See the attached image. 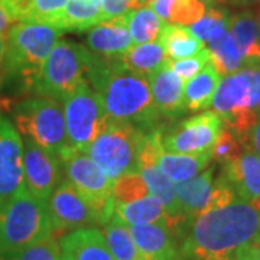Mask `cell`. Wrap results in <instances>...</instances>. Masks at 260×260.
Instances as JSON below:
<instances>
[{
    "label": "cell",
    "instance_id": "6da1fadb",
    "mask_svg": "<svg viewBox=\"0 0 260 260\" xmlns=\"http://www.w3.org/2000/svg\"><path fill=\"white\" fill-rule=\"evenodd\" d=\"M181 236L186 260H233L260 240V211L236 198L191 218Z\"/></svg>",
    "mask_w": 260,
    "mask_h": 260
},
{
    "label": "cell",
    "instance_id": "7a4b0ae2",
    "mask_svg": "<svg viewBox=\"0 0 260 260\" xmlns=\"http://www.w3.org/2000/svg\"><path fill=\"white\" fill-rule=\"evenodd\" d=\"M87 81L109 120L129 123L143 132L158 127L160 114L152 97L148 75L129 70L120 58H104L93 52Z\"/></svg>",
    "mask_w": 260,
    "mask_h": 260
},
{
    "label": "cell",
    "instance_id": "3957f363",
    "mask_svg": "<svg viewBox=\"0 0 260 260\" xmlns=\"http://www.w3.org/2000/svg\"><path fill=\"white\" fill-rule=\"evenodd\" d=\"M62 30L54 25L18 22L6 34V54L2 85L12 81L22 91H32L49 52Z\"/></svg>",
    "mask_w": 260,
    "mask_h": 260
},
{
    "label": "cell",
    "instance_id": "277c9868",
    "mask_svg": "<svg viewBox=\"0 0 260 260\" xmlns=\"http://www.w3.org/2000/svg\"><path fill=\"white\" fill-rule=\"evenodd\" d=\"M54 236L45 201L26 189L0 204V254H10Z\"/></svg>",
    "mask_w": 260,
    "mask_h": 260
},
{
    "label": "cell",
    "instance_id": "5b68a950",
    "mask_svg": "<svg viewBox=\"0 0 260 260\" xmlns=\"http://www.w3.org/2000/svg\"><path fill=\"white\" fill-rule=\"evenodd\" d=\"M15 127L22 138H29L49 153L58 155L68 148L62 104L44 95L23 99L13 106Z\"/></svg>",
    "mask_w": 260,
    "mask_h": 260
},
{
    "label": "cell",
    "instance_id": "8992f818",
    "mask_svg": "<svg viewBox=\"0 0 260 260\" xmlns=\"http://www.w3.org/2000/svg\"><path fill=\"white\" fill-rule=\"evenodd\" d=\"M91 55L93 52L84 45L58 41L42 67L34 93L62 103L80 84L87 81Z\"/></svg>",
    "mask_w": 260,
    "mask_h": 260
},
{
    "label": "cell",
    "instance_id": "52a82bcc",
    "mask_svg": "<svg viewBox=\"0 0 260 260\" xmlns=\"http://www.w3.org/2000/svg\"><path fill=\"white\" fill-rule=\"evenodd\" d=\"M145 133L129 123L109 120L85 153L90 155L107 177L116 181L124 174L138 171V158Z\"/></svg>",
    "mask_w": 260,
    "mask_h": 260
},
{
    "label": "cell",
    "instance_id": "ba28073f",
    "mask_svg": "<svg viewBox=\"0 0 260 260\" xmlns=\"http://www.w3.org/2000/svg\"><path fill=\"white\" fill-rule=\"evenodd\" d=\"M58 159L64 171V178L85 197L100 213L103 223H109L114 214V181L106 175L88 153L78 149L65 148Z\"/></svg>",
    "mask_w": 260,
    "mask_h": 260
},
{
    "label": "cell",
    "instance_id": "9c48e42d",
    "mask_svg": "<svg viewBox=\"0 0 260 260\" xmlns=\"http://www.w3.org/2000/svg\"><path fill=\"white\" fill-rule=\"evenodd\" d=\"M61 104L64 109L68 145L85 152L109 123L102 103L88 81H84Z\"/></svg>",
    "mask_w": 260,
    "mask_h": 260
},
{
    "label": "cell",
    "instance_id": "30bf717a",
    "mask_svg": "<svg viewBox=\"0 0 260 260\" xmlns=\"http://www.w3.org/2000/svg\"><path fill=\"white\" fill-rule=\"evenodd\" d=\"M214 112L223 119L224 127L230 129L240 139L243 148H247V140L257 114L250 109L249 78L242 68L229 74L220 81L213 99Z\"/></svg>",
    "mask_w": 260,
    "mask_h": 260
},
{
    "label": "cell",
    "instance_id": "8fae6325",
    "mask_svg": "<svg viewBox=\"0 0 260 260\" xmlns=\"http://www.w3.org/2000/svg\"><path fill=\"white\" fill-rule=\"evenodd\" d=\"M223 129L220 114L204 112L178 123L167 132L162 130V146L175 153H204L213 150Z\"/></svg>",
    "mask_w": 260,
    "mask_h": 260
},
{
    "label": "cell",
    "instance_id": "7c38bea8",
    "mask_svg": "<svg viewBox=\"0 0 260 260\" xmlns=\"http://www.w3.org/2000/svg\"><path fill=\"white\" fill-rule=\"evenodd\" d=\"M54 236L84 229L93 224L104 225L100 213L67 179L56 186L47 201Z\"/></svg>",
    "mask_w": 260,
    "mask_h": 260
},
{
    "label": "cell",
    "instance_id": "4fadbf2b",
    "mask_svg": "<svg viewBox=\"0 0 260 260\" xmlns=\"http://www.w3.org/2000/svg\"><path fill=\"white\" fill-rule=\"evenodd\" d=\"M22 145L25 189L35 198L47 203L54 189L64 181L61 162L55 155L29 138H22Z\"/></svg>",
    "mask_w": 260,
    "mask_h": 260
},
{
    "label": "cell",
    "instance_id": "5bb4252c",
    "mask_svg": "<svg viewBox=\"0 0 260 260\" xmlns=\"http://www.w3.org/2000/svg\"><path fill=\"white\" fill-rule=\"evenodd\" d=\"M25 189L23 145L15 124L0 114V204Z\"/></svg>",
    "mask_w": 260,
    "mask_h": 260
},
{
    "label": "cell",
    "instance_id": "9a60e30c",
    "mask_svg": "<svg viewBox=\"0 0 260 260\" xmlns=\"http://www.w3.org/2000/svg\"><path fill=\"white\" fill-rule=\"evenodd\" d=\"M133 240L145 260H182L177 233L164 224H133L130 225Z\"/></svg>",
    "mask_w": 260,
    "mask_h": 260
},
{
    "label": "cell",
    "instance_id": "2e32d148",
    "mask_svg": "<svg viewBox=\"0 0 260 260\" xmlns=\"http://www.w3.org/2000/svg\"><path fill=\"white\" fill-rule=\"evenodd\" d=\"M150 91L160 117L177 119L186 112L184 104V81L168 62L160 70L148 75Z\"/></svg>",
    "mask_w": 260,
    "mask_h": 260
},
{
    "label": "cell",
    "instance_id": "e0dca14e",
    "mask_svg": "<svg viewBox=\"0 0 260 260\" xmlns=\"http://www.w3.org/2000/svg\"><path fill=\"white\" fill-rule=\"evenodd\" d=\"M221 175L243 201L254 203L260 198V158L250 149H244L239 158L223 165Z\"/></svg>",
    "mask_w": 260,
    "mask_h": 260
},
{
    "label": "cell",
    "instance_id": "ac0fdd59",
    "mask_svg": "<svg viewBox=\"0 0 260 260\" xmlns=\"http://www.w3.org/2000/svg\"><path fill=\"white\" fill-rule=\"evenodd\" d=\"M61 260H114L103 232L94 227L77 229L58 240Z\"/></svg>",
    "mask_w": 260,
    "mask_h": 260
},
{
    "label": "cell",
    "instance_id": "d6986e66",
    "mask_svg": "<svg viewBox=\"0 0 260 260\" xmlns=\"http://www.w3.org/2000/svg\"><path fill=\"white\" fill-rule=\"evenodd\" d=\"M87 47L91 52L104 58H121L133 47L124 16L106 20L90 29Z\"/></svg>",
    "mask_w": 260,
    "mask_h": 260
},
{
    "label": "cell",
    "instance_id": "ffe728a7",
    "mask_svg": "<svg viewBox=\"0 0 260 260\" xmlns=\"http://www.w3.org/2000/svg\"><path fill=\"white\" fill-rule=\"evenodd\" d=\"M214 186V168H205L191 179L175 184L178 203L186 223L200 214L211 210Z\"/></svg>",
    "mask_w": 260,
    "mask_h": 260
},
{
    "label": "cell",
    "instance_id": "44dd1931",
    "mask_svg": "<svg viewBox=\"0 0 260 260\" xmlns=\"http://www.w3.org/2000/svg\"><path fill=\"white\" fill-rule=\"evenodd\" d=\"M114 214L123 221L133 224H164L181 236V227L169 215L165 205L155 195H146L130 203H114Z\"/></svg>",
    "mask_w": 260,
    "mask_h": 260
},
{
    "label": "cell",
    "instance_id": "7402d4cb",
    "mask_svg": "<svg viewBox=\"0 0 260 260\" xmlns=\"http://www.w3.org/2000/svg\"><path fill=\"white\" fill-rule=\"evenodd\" d=\"M211 160V150L204 153H175L162 149L156 159V167L171 181L179 184L203 172L205 168H208Z\"/></svg>",
    "mask_w": 260,
    "mask_h": 260
},
{
    "label": "cell",
    "instance_id": "603a6c76",
    "mask_svg": "<svg viewBox=\"0 0 260 260\" xmlns=\"http://www.w3.org/2000/svg\"><path fill=\"white\" fill-rule=\"evenodd\" d=\"M230 34L242 54L244 67L260 65V30L254 15L246 10L230 18Z\"/></svg>",
    "mask_w": 260,
    "mask_h": 260
},
{
    "label": "cell",
    "instance_id": "cb8c5ba5",
    "mask_svg": "<svg viewBox=\"0 0 260 260\" xmlns=\"http://www.w3.org/2000/svg\"><path fill=\"white\" fill-rule=\"evenodd\" d=\"M221 81V74L215 70L213 62L189 78L184 84V104L186 112L207 110L213 104L214 94Z\"/></svg>",
    "mask_w": 260,
    "mask_h": 260
},
{
    "label": "cell",
    "instance_id": "d4e9b609",
    "mask_svg": "<svg viewBox=\"0 0 260 260\" xmlns=\"http://www.w3.org/2000/svg\"><path fill=\"white\" fill-rule=\"evenodd\" d=\"M139 172L145 182L148 184L149 194L155 195L165 205L169 215L177 221L181 227V234L184 232L186 224V218L181 211V207L178 203L177 192H175V182L171 181L169 178L159 169L156 165H149V167L139 168Z\"/></svg>",
    "mask_w": 260,
    "mask_h": 260
},
{
    "label": "cell",
    "instance_id": "484cf974",
    "mask_svg": "<svg viewBox=\"0 0 260 260\" xmlns=\"http://www.w3.org/2000/svg\"><path fill=\"white\" fill-rule=\"evenodd\" d=\"M104 22L100 0H68L58 22L61 30L83 32Z\"/></svg>",
    "mask_w": 260,
    "mask_h": 260
},
{
    "label": "cell",
    "instance_id": "4316f807",
    "mask_svg": "<svg viewBox=\"0 0 260 260\" xmlns=\"http://www.w3.org/2000/svg\"><path fill=\"white\" fill-rule=\"evenodd\" d=\"M158 42L162 45L169 59L192 56L205 48L204 42L195 37L189 28L179 23H165Z\"/></svg>",
    "mask_w": 260,
    "mask_h": 260
},
{
    "label": "cell",
    "instance_id": "83f0119b",
    "mask_svg": "<svg viewBox=\"0 0 260 260\" xmlns=\"http://www.w3.org/2000/svg\"><path fill=\"white\" fill-rule=\"evenodd\" d=\"M103 236L114 260H145L133 240L130 225L117 214H113L110 221L104 224Z\"/></svg>",
    "mask_w": 260,
    "mask_h": 260
},
{
    "label": "cell",
    "instance_id": "f1b7e54d",
    "mask_svg": "<svg viewBox=\"0 0 260 260\" xmlns=\"http://www.w3.org/2000/svg\"><path fill=\"white\" fill-rule=\"evenodd\" d=\"M149 6L160 19L179 25H192L208 9L204 0H149Z\"/></svg>",
    "mask_w": 260,
    "mask_h": 260
},
{
    "label": "cell",
    "instance_id": "f546056e",
    "mask_svg": "<svg viewBox=\"0 0 260 260\" xmlns=\"http://www.w3.org/2000/svg\"><path fill=\"white\" fill-rule=\"evenodd\" d=\"M124 19L133 45L155 41L165 26L164 19L159 18L150 6H140L132 9L124 15Z\"/></svg>",
    "mask_w": 260,
    "mask_h": 260
},
{
    "label": "cell",
    "instance_id": "4dcf8cb0",
    "mask_svg": "<svg viewBox=\"0 0 260 260\" xmlns=\"http://www.w3.org/2000/svg\"><path fill=\"white\" fill-rule=\"evenodd\" d=\"M120 59L132 71L150 75L167 64L169 58L159 42H146L133 45Z\"/></svg>",
    "mask_w": 260,
    "mask_h": 260
},
{
    "label": "cell",
    "instance_id": "1f68e13d",
    "mask_svg": "<svg viewBox=\"0 0 260 260\" xmlns=\"http://www.w3.org/2000/svg\"><path fill=\"white\" fill-rule=\"evenodd\" d=\"M67 2L68 0H20L18 3L19 22L47 23L58 28Z\"/></svg>",
    "mask_w": 260,
    "mask_h": 260
},
{
    "label": "cell",
    "instance_id": "d6a6232c",
    "mask_svg": "<svg viewBox=\"0 0 260 260\" xmlns=\"http://www.w3.org/2000/svg\"><path fill=\"white\" fill-rule=\"evenodd\" d=\"M208 51L211 54V62L221 75L234 74L244 68L242 54L230 32H225L223 37L210 42Z\"/></svg>",
    "mask_w": 260,
    "mask_h": 260
},
{
    "label": "cell",
    "instance_id": "836d02e7",
    "mask_svg": "<svg viewBox=\"0 0 260 260\" xmlns=\"http://www.w3.org/2000/svg\"><path fill=\"white\" fill-rule=\"evenodd\" d=\"M230 16L221 8H208L207 12L197 22H194L189 30L203 42H213L225 32H229Z\"/></svg>",
    "mask_w": 260,
    "mask_h": 260
},
{
    "label": "cell",
    "instance_id": "e575fe53",
    "mask_svg": "<svg viewBox=\"0 0 260 260\" xmlns=\"http://www.w3.org/2000/svg\"><path fill=\"white\" fill-rule=\"evenodd\" d=\"M149 195L148 184L138 171L121 175L114 181L113 197L114 203H130Z\"/></svg>",
    "mask_w": 260,
    "mask_h": 260
},
{
    "label": "cell",
    "instance_id": "d590c367",
    "mask_svg": "<svg viewBox=\"0 0 260 260\" xmlns=\"http://www.w3.org/2000/svg\"><path fill=\"white\" fill-rule=\"evenodd\" d=\"M0 260H61L59 243L55 236H49L23 250L0 254Z\"/></svg>",
    "mask_w": 260,
    "mask_h": 260
},
{
    "label": "cell",
    "instance_id": "8d00e7d4",
    "mask_svg": "<svg viewBox=\"0 0 260 260\" xmlns=\"http://www.w3.org/2000/svg\"><path fill=\"white\" fill-rule=\"evenodd\" d=\"M244 150L240 139L233 133L232 130L224 127L218 136L217 142L214 143L213 146V159L215 162L225 165L230 164L234 159H237L242 152Z\"/></svg>",
    "mask_w": 260,
    "mask_h": 260
},
{
    "label": "cell",
    "instance_id": "74e56055",
    "mask_svg": "<svg viewBox=\"0 0 260 260\" xmlns=\"http://www.w3.org/2000/svg\"><path fill=\"white\" fill-rule=\"evenodd\" d=\"M210 62H211V54L207 48L195 55L186 56L182 59H168V65L179 78H182L184 83L192 78L195 74H198Z\"/></svg>",
    "mask_w": 260,
    "mask_h": 260
},
{
    "label": "cell",
    "instance_id": "f35d334b",
    "mask_svg": "<svg viewBox=\"0 0 260 260\" xmlns=\"http://www.w3.org/2000/svg\"><path fill=\"white\" fill-rule=\"evenodd\" d=\"M104 22L121 18L132 9L140 6V0H100Z\"/></svg>",
    "mask_w": 260,
    "mask_h": 260
},
{
    "label": "cell",
    "instance_id": "ab89813d",
    "mask_svg": "<svg viewBox=\"0 0 260 260\" xmlns=\"http://www.w3.org/2000/svg\"><path fill=\"white\" fill-rule=\"evenodd\" d=\"M18 22V0H0V32L8 34V30Z\"/></svg>",
    "mask_w": 260,
    "mask_h": 260
},
{
    "label": "cell",
    "instance_id": "60d3db41",
    "mask_svg": "<svg viewBox=\"0 0 260 260\" xmlns=\"http://www.w3.org/2000/svg\"><path fill=\"white\" fill-rule=\"evenodd\" d=\"M244 71L249 78L250 91V109L254 113L260 112V65L244 67Z\"/></svg>",
    "mask_w": 260,
    "mask_h": 260
},
{
    "label": "cell",
    "instance_id": "b9f144b4",
    "mask_svg": "<svg viewBox=\"0 0 260 260\" xmlns=\"http://www.w3.org/2000/svg\"><path fill=\"white\" fill-rule=\"evenodd\" d=\"M253 150L257 156L260 158V112L257 114V120L254 123L253 129H251L250 135H249V140H247V148Z\"/></svg>",
    "mask_w": 260,
    "mask_h": 260
},
{
    "label": "cell",
    "instance_id": "7bdbcfd3",
    "mask_svg": "<svg viewBox=\"0 0 260 260\" xmlns=\"http://www.w3.org/2000/svg\"><path fill=\"white\" fill-rule=\"evenodd\" d=\"M5 54H6V34H2V32H0V85H2V74H3Z\"/></svg>",
    "mask_w": 260,
    "mask_h": 260
},
{
    "label": "cell",
    "instance_id": "ee69618b",
    "mask_svg": "<svg viewBox=\"0 0 260 260\" xmlns=\"http://www.w3.org/2000/svg\"><path fill=\"white\" fill-rule=\"evenodd\" d=\"M233 260H257V257L254 256V253L251 250V246H249V247L239 251Z\"/></svg>",
    "mask_w": 260,
    "mask_h": 260
},
{
    "label": "cell",
    "instance_id": "f6af8a7d",
    "mask_svg": "<svg viewBox=\"0 0 260 260\" xmlns=\"http://www.w3.org/2000/svg\"><path fill=\"white\" fill-rule=\"evenodd\" d=\"M204 2L207 3L208 8H220V6L225 5L229 0H204Z\"/></svg>",
    "mask_w": 260,
    "mask_h": 260
},
{
    "label": "cell",
    "instance_id": "bcb514c9",
    "mask_svg": "<svg viewBox=\"0 0 260 260\" xmlns=\"http://www.w3.org/2000/svg\"><path fill=\"white\" fill-rule=\"evenodd\" d=\"M251 250H253V253H254V256L257 257V260H260V240L251 246Z\"/></svg>",
    "mask_w": 260,
    "mask_h": 260
},
{
    "label": "cell",
    "instance_id": "7dc6e473",
    "mask_svg": "<svg viewBox=\"0 0 260 260\" xmlns=\"http://www.w3.org/2000/svg\"><path fill=\"white\" fill-rule=\"evenodd\" d=\"M249 3H260V0H239L237 5H249Z\"/></svg>",
    "mask_w": 260,
    "mask_h": 260
},
{
    "label": "cell",
    "instance_id": "c3c4849f",
    "mask_svg": "<svg viewBox=\"0 0 260 260\" xmlns=\"http://www.w3.org/2000/svg\"><path fill=\"white\" fill-rule=\"evenodd\" d=\"M251 204L254 205V207H256V208H257V210H259V211H260V198H259V200H257V201H254V203H251Z\"/></svg>",
    "mask_w": 260,
    "mask_h": 260
},
{
    "label": "cell",
    "instance_id": "681fc988",
    "mask_svg": "<svg viewBox=\"0 0 260 260\" xmlns=\"http://www.w3.org/2000/svg\"><path fill=\"white\" fill-rule=\"evenodd\" d=\"M257 25H259V30H260V13H259V19H257Z\"/></svg>",
    "mask_w": 260,
    "mask_h": 260
},
{
    "label": "cell",
    "instance_id": "f907efd6",
    "mask_svg": "<svg viewBox=\"0 0 260 260\" xmlns=\"http://www.w3.org/2000/svg\"><path fill=\"white\" fill-rule=\"evenodd\" d=\"M145 2H146V0H140V5H143Z\"/></svg>",
    "mask_w": 260,
    "mask_h": 260
},
{
    "label": "cell",
    "instance_id": "816d5d0a",
    "mask_svg": "<svg viewBox=\"0 0 260 260\" xmlns=\"http://www.w3.org/2000/svg\"><path fill=\"white\" fill-rule=\"evenodd\" d=\"M233 3H236V5H237V2H239V0H232Z\"/></svg>",
    "mask_w": 260,
    "mask_h": 260
},
{
    "label": "cell",
    "instance_id": "f5cc1de1",
    "mask_svg": "<svg viewBox=\"0 0 260 260\" xmlns=\"http://www.w3.org/2000/svg\"><path fill=\"white\" fill-rule=\"evenodd\" d=\"M182 260H185V257H184V259H182Z\"/></svg>",
    "mask_w": 260,
    "mask_h": 260
},
{
    "label": "cell",
    "instance_id": "db71d44e",
    "mask_svg": "<svg viewBox=\"0 0 260 260\" xmlns=\"http://www.w3.org/2000/svg\"><path fill=\"white\" fill-rule=\"evenodd\" d=\"M19 2H20V0H18V3H19Z\"/></svg>",
    "mask_w": 260,
    "mask_h": 260
}]
</instances>
